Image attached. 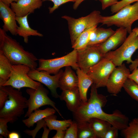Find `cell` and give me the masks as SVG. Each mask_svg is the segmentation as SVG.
<instances>
[{"mask_svg": "<svg viewBox=\"0 0 138 138\" xmlns=\"http://www.w3.org/2000/svg\"><path fill=\"white\" fill-rule=\"evenodd\" d=\"M0 28V51L8 59L13 65L23 64L31 69H36L38 59L32 53L25 50L15 39L8 35Z\"/></svg>", "mask_w": 138, "mask_h": 138, "instance_id": "6da1fadb", "label": "cell"}, {"mask_svg": "<svg viewBox=\"0 0 138 138\" xmlns=\"http://www.w3.org/2000/svg\"><path fill=\"white\" fill-rule=\"evenodd\" d=\"M7 93L8 99L3 108L0 109V118L8 119L13 123L24 113V109L28 108L27 99L23 96L22 92L10 86L0 87Z\"/></svg>", "mask_w": 138, "mask_h": 138, "instance_id": "7a4b0ae2", "label": "cell"}, {"mask_svg": "<svg viewBox=\"0 0 138 138\" xmlns=\"http://www.w3.org/2000/svg\"><path fill=\"white\" fill-rule=\"evenodd\" d=\"M138 49V35L133 29L129 34L124 42L118 49L111 51L104 54V58L111 61L116 67L122 65L124 61L130 66V71H132L138 66V58L134 61L131 57L136 50Z\"/></svg>", "mask_w": 138, "mask_h": 138, "instance_id": "3957f363", "label": "cell"}, {"mask_svg": "<svg viewBox=\"0 0 138 138\" xmlns=\"http://www.w3.org/2000/svg\"><path fill=\"white\" fill-rule=\"evenodd\" d=\"M90 95L93 101L96 118L107 121L120 130H122L127 126L129 119L120 111L116 110L112 113L109 114L102 110V108L105 106L107 101L106 96L98 94L96 90L92 91Z\"/></svg>", "mask_w": 138, "mask_h": 138, "instance_id": "277c9868", "label": "cell"}, {"mask_svg": "<svg viewBox=\"0 0 138 138\" xmlns=\"http://www.w3.org/2000/svg\"><path fill=\"white\" fill-rule=\"evenodd\" d=\"M138 20V1L132 5H128L114 15L110 16H101L100 23L107 26L114 25L125 28L129 34L132 31L133 24Z\"/></svg>", "mask_w": 138, "mask_h": 138, "instance_id": "5b68a950", "label": "cell"}, {"mask_svg": "<svg viewBox=\"0 0 138 138\" xmlns=\"http://www.w3.org/2000/svg\"><path fill=\"white\" fill-rule=\"evenodd\" d=\"M101 16L100 11L95 10L77 19L67 15L62 16V18L67 22L72 45L84 31L100 23Z\"/></svg>", "mask_w": 138, "mask_h": 138, "instance_id": "8992f818", "label": "cell"}, {"mask_svg": "<svg viewBox=\"0 0 138 138\" xmlns=\"http://www.w3.org/2000/svg\"><path fill=\"white\" fill-rule=\"evenodd\" d=\"M77 50L75 49L63 56L50 59L43 58L38 60L39 66L36 69L45 71L50 74H55L64 67L70 66L76 70L78 67L77 64Z\"/></svg>", "mask_w": 138, "mask_h": 138, "instance_id": "52a82bcc", "label": "cell"}, {"mask_svg": "<svg viewBox=\"0 0 138 138\" xmlns=\"http://www.w3.org/2000/svg\"><path fill=\"white\" fill-rule=\"evenodd\" d=\"M26 91L29 96L27 104L28 110L24 117H28L35 110L43 106L48 105L55 109L62 118V116L55 106L54 102L48 97V91L41 84L36 89L29 88Z\"/></svg>", "mask_w": 138, "mask_h": 138, "instance_id": "ba28073f", "label": "cell"}, {"mask_svg": "<svg viewBox=\"0 0 138 138\" xmlns=\"http://www.w3.org/2000/svg\"><path fill=\"white\" fill-rule=\"evenodd\" d=\"M30 69L24 65H13L10 77L3 86H10L19 90L25 87L37 88L41 83L32 79L28 76Z\"/></svg>", "mask_w": 138, "mask_h": 138, "instance_id": "9c48e42d", "label": "cell"}, {"mask_svg": "<svg viewBox=\"0 0 138 138\" xmlns=\"http://www.w3.org/2000/svg\"><path fill=\"white\" fill-rule=\"evenodd\" d=\"M77 50V64L78 67L86 73L92 66L104 57L98 44L88 45L85 48Z\"/></svg>", "mask_w": 138, "mask_h": 138, "instance_id": "30bf717a", "label": "cell"}, {"mask_svg": "<svg viewBox=\"0 0 138 138\" xmlns=\"http://www.w3.org/2000/svg\"><path fill=\"white\" fill-rule=\"evenodd\" d=\"M116 66L111 60L104 57L91 67L87 73L96 88L106 87L111 73Z\"/></svg>", "mask_w": 138, "mask_h": 138, "instance_id": "8fae6325", "label": "cell"}, {"mask_svg": "<svg viewBox=\"0 0 138 138\" xmlns=\"http://www.w3.org/2000/svg\"><path fill=\"white\" fill-rule=\"evenodd\" d=\"M63 72L61 69L57 74L51 75L45 71L31 69L28 75L32 79L44 85L50 90L52 96L57 98L59 95L57 93V89L59 88V79Z\"/></svg>", "mask_w": 138, "mask_h": 138, "instance_id": "7c38bea8", "label": "cell"}, {"mask_svg": "<svg viewBox=\"0 0 138 138\" xmlns=\"http://www.w3.org/2000/svg\"><path fill=\"white\" fill-rule=\"evenodd\" d=\"M117 67L110 75L106 86L108 92L114 95L121 91L130 73V69L126 67L124 63Z\"/></svg>", "mask_w": 138, "mask_h": 138, "instance_id": "4fadbf2b", "label": "cell"}, {"mask_svg": "<svg viewBox=\"0 0 138 138\" xmlns=\"http://www.w3.org/2000/svg\"><path fill=\"white\" fill-rule=\"evenodd\" d=\"M9 7L0 1V17L4 23L3 29L6 32H9L12 35L16 36L18 26L16 23V16Z\"/></svg>", "mask_w": 138, "mask_h": 138, "instance_id": "5bb4252c", "label": "cell"}, {"mask_svg": "<svg viewBox=\"0 0 138 138\" xmlns=\"http://www.w3.org/2000/svg\"><path fill=\"white\" fill-rule=\"evenodd\" d=\"M128 32L123 27H120L105 42L98 44L101 52L105 54L121 45L125 41Z\"/></svg>", "mask_w": 138, "mask_h": 138, "instance_id": "9a60e30c", "label": "cell"}, {"mask_svg": "<svg viewBox=\"0 0 138 138\" xmlns=\"http://www.w3.org/2000/svg\"><path fill=\"white\" fill-rule=\"evenodd\" d=\"M42 5L41 0H19L10 4V8L16 16L22 17L33 13L35 10L40 8Z\"/></svg>", "mask_w": 138, "mask_h": 138, "instance_id": "2e32d148", "label": "cell"}, {"mask_svg": "<svg viewBox=\"0 0 138 138\" xmlns=\"http://www.w3.org/2000/svg\"><path fill=\"white\" fill-rule=\"evenodd\" d=\"M73 113L74 118L76 122L88 121L91 118H96L92 98L90 97L86 102L81 101L79 107Z\"/></svg>", "mask_w": 138, "mask_h": 138, "instance_id": "e0dca14e", "label": "cell"}, {"mask_svg": "<svg viewBox=\"0 0 138 138\" xmlns=\"http://www.w3.org/2000/svg\"><path fill=\"white\" fill-rule=\"evenodd\" d=\"M78 76L70 66L65 67L60 78L59 88L62 91L78 88Z\"/></svg>", "mask_w": 138, "mask_h": 138, "instance_id": "ac0fdd59", "label": "cell"}, {"mask_svg": "<svg viewBox=\"0 0 138 138\" xmlns=\"http://www.w3.org/2000/svg\"><path fill=\"white\" fill-rule=\"evenodd\" d=\"M28 15L22 17H16V20L18 23L17 30V35L22 37L24 42L28 43L29 37L30 36H36L42 37L43 35L37 30L31 28L30 27L28 20Z\"/></svg>", "mask_w": 138, "mask_h": 138, "instance_id": "d6986e66", "label": "cell"}, {"mask_svg": "<svg viewBox=\"0 0 138 138\" xmlns=\"http://www.w3.org/2000/svg\"><path fill=\"white\" fill-rule=\"evenodd\" d=\"M59 98L61 100L65 101L68 109L72 112L79 107L81 102L78 88L63 90Z\"/></svg>", "mask_w": 138, "mask_h": 138, "instance_id": "ffe728a7", "label": "cell"}, {"mask_svg": "<svg viewBox=\"0 0 138 138\" xmlns=\"http://www.w3.org/2000/svg\"><path fill=\"white\" fill-rule=\"evenodd\" d=\"M78 78V88L81 101L86 102L88 99L87 93L88 88L93 83L91 78L79 67L76 70Z\"/></svg>", "mask_w": 138, "mask_h": 138, "instance_id": "44dd1931", "label": "cell"}, {"mask_svg": "<svg viewBox=\"0 0 138 138\" xmlns=\"http://www.w3.org/2000/svg\"><path fill=\"white\" fill-rule=\"evenodd\" d=\"M56 111L53 108H47L43 110L37 109L33 112L27 118L23 120L22 122L28 128L32 127L36 123L46 117L54 115Z\"/></svg>", "mask_w": 138, "mask_h": 138, "instance_id": "7402d4cb", "label": "cell"}, {"mask_svg": "<svg viewBox=\"0 0 138 138\" xmlns=\"http://www.w3.org/2000/svg\"><path fill=\"white\" fill-rule=\"evenodd\" d=\"M13 64L0 51V87L3 86L9 79Z\"/></svg>", "mask_w": 138, "mask_h": 138, "instance_id": "603a6c76", "label": "cell"}, {"mask_svg": "<svg viewBox=\"0 0 138 138\" xmlns=\"http://www.w3.org/2000/svg\"><path fill=\"white\" fill-rule=\"evenodd\" d=\"M88 121L97 138H103L106 131L112 126L107 121L97 118H91Z\"/></svg>", "mask_w": 138, "mask_h": 138, "instance_id": "cb8c5ba5", "label": "cell"}, {"mask_svg": "<svg viewBox=\"0 0 138 138\" xmlns=\"http://www.w3.org/2000/svg\"><path fill=\"white\" fill-rule=\"evenodd\" d=\"M56 116L52 115L44 119L45 124L51 130H61L66 131L73 122L71 119L63 120H56Z\"/></svg>", "mask_w": 138, "mask_h": 138, "instance_id": "d4e9b609", "label": "cell"}, {"mask_svg": "<svg viewBox=\"0 0 138 138\" xmlns=\"http://www.w3.org/2000/svg\"><path fill=\"white\" fill-rule=\"evenodd\" d=\"M95 26L87 29L82 32L78 36L75 42L72 45V48L73 49L79 50L87 47L89 42L90 32Z\"/></svg>", "mask_w": 138, "mask_h": 138, "instance_id": "484cf974", "label": "cell"}, {"mask_svg": "<svg viewBox=\"0 0 138 138\" xmlns=\"http://www.w3.org/2000/svg\"><path fill=\"white\" fill-rule=\"evenodd\" d=\"M76 122L77 124L78 138H97L88 121Z\"/></svg>", "mask_w": 138, "mask_h": 138, "instance_id": "4316f807", "label": "cell"}, {"mask_svg": "<svg viewBox=\"0 0 138 138\" xmlns=\"http://www.w3.org/2000/svg\"><path fill=\"white\" fill-rule=\"evenodd\" d=\"M121 131L125 138H138V117L133 119Z\"/></svg>", "mask_w": 138, "mask_h": 138, "instance_id": "83f0119b", "label": "cell"}, {"mask_svg": "<svg viewBox=\"0 0 138 138\" xmlns=\"http://www.w3.org/2000/svg\"><path fill=\"white\" fill-rule=\"evenodd\" d=\"M123 88L131 97L138 102V85L137 84L128 78Z\"/></svg>", "mask_w": 138, "mask_h": 138, "instance_id": "f1b7e54d", "label": "cell"}, {"mask_svg": "<svg viewBox=\"0 0 138 138\" xmlns=\"http://www.w3.org/2000/svg\"><path fill=\"white\" fill-rule=\"evenodd\" d=\"M97 37L94 45L102 43L108 39L115 32L111 28L106 29L103 28H97Z\"/></svg>", "mask_w": 138, "mask_h": 138, "instance_id": "f546056e", "label": "cell"}, {"mask_svg": "<svg viewBox=\"0 0 138 138\" xmlns=\"http://www.w3.org/2000/svg\"><path fill=\"white\" fill-rule=\"evenodd\" d=\"M64 138H78L77 124L75 121H73L71 125L66 130Z\"/></svg>", "mask_w": 138, "mask_h": 138, "instance_id": "4dcf8cb0", "label": "cell"}, {"mask_svg": "<svg viewBox=\"0 0 138 138\" xmlns=\"http://www.w3.org/2000/svg\"><path fill=\"white\" fill-rule=\"evenodd\" d=\"M138 1V0H121L111 6V11L112 14L116 13L124 6Z\"/></svg>", "mask_w": 138, "mask_h": 138, "instance_id": "1f68e13d", "label": "cell"}, {"mask_svg": "<svg viewBox=\"0 0 138 138\" xmlns=\"http://www.w3.org/2000/svg\"><path fill=\"white\" fill-rule=\"evenodd\" d=\"M9 120L6 118H0V134L5 137H8L10 132L8 129L7 123Z\"/></svg>", "mask_w": 138, "mask_h": 138, "instance_id": "d6a6232c", "label": "cell"}, {"mask_svg": "<svg viewBox=\"0 0 138 138\" xmlns=\"http://www.w3.org/2000/svg\"><path fill=\"white\" fill-rule=\"evenodd\" d=\"M50 1L53 3V5L52 7L48 8L50 14L52 13L60 6L64 4L69 2H75V0H43V1Z\"/></svg>", "mask_w": 138, "mask_h": 138, "instance_id": "836d02e7", "label": "cell"}, {"mask_svg": "<svg viewBox=\"0 0 138 138\" xmlns=\"http://www.w3.org/2000/svg\"><path fill=\"white\" fill-rule=\"evenodd\" d=\"M119 130L116 127L111 126L106 131L103 138H116L118 136Z\"/></svg>", "mask_w": 138, "mask_h": 138, "instance_id": "e575fe53", "label": "cell"}, {"mask_svg": "<svg viewBox=\"0 0 138 138\" xmlns=\"http://www.w3.org/2000/svg\"><path fill=\"white\" fill-rule=\"evenodd\" d=\"M95 26L91 31L89 35V40L88 45H94L97 37V26Z\"/></svg>", "mask_w": 138, "mask_h": 138, "instance_id": "d590c367", "label": "cell"}, {"mask_svg": "<svg viewBox=\"0 0 138 138\" xmlns=\"http://www.w3.org/2000/svg\"><path fill=\"white\" fill-rule=\"evenodd\" d=\"M8 99V95L5 90L0 88V109H2L6 101Z\"/></svg>", "mask_w": 138, "mask_h": 138, "instance_id": "8d00e7d4", "label": "cell"}, {"mask_svg": "<svg viewBox=\"0 0 138 138\" xmlns=\"http://www.w3.org/2000/svg\"><path fill=\"white\" fill-rule=\"evenodd\" d=\"M101 3L102 8L104 10L107 7L116 4L118 0H99Z\"/></svg>", "mask_w": 138, "mask_h": 138, "instance_id": "74e56055", "label": "cell"}, {"mask_svg": "<svg viewBox=\"0 0 138 138\" xmlns=\"http://www.w3.org/2000/svg\"><path fill=\"white\" fill-rule=\"evenodd\" d=\"M129 74L128 78L131 79L138 85V70L136 68Z\"/></svg>", "mask_w": 138, "mask_h": 138, "instance_id": "f35d334b", "label": "cell"}, {"mask_svg": "<svg viewBox=\"0 0 138 138\" xmlns=\"http://www.w3.org/2000/svg\"><path fill=\"white\" fill-rule=\"evenodd\" d=\"M66 131L59 130L56 131V134L52 137L53 138H64Z\"/></svg>", "mask_w": 138, "mask_h": 138, "instance_id": "ab89813d", "label": "cell"}, {"mask_svg": "<svg viewBox=\"0 0 138 138\" xmlns=\"http://www.w3.org/2000/svg\"><path fill=\"white\" fill-rule=\"evenodd\" d=\"M45 125L43 127L44 132L42 137V138H48L49 134L51 130L49 129H48Z\"/></svg>", "mask_w": 138, "mask_h": 138, "instance_id": "60d3db41", "label": "cell"}, {"mask_svg": "<svg viewBox=\"0 0 138 138\" xmlns=\"http://www.w3.org/2000/svg\"><path fill=\"white\" fill-rule=\"evenodd\" d=\"M8 137L9 138H19L20 135L17 132H10L8 135Z\"/></svg>", "mask_w": 138, "mask_h": 138, "instance_id": "b9f144b4", "label": "cell"}, {"mask_svg": "<svg viewBox=\"0 0 138 138\" xmlns=\"http://www.w3.org/2000/svg\"><path fill=\"white\" fill-rule=\"evenodd\" d=\"M85 0H75V2L73 6V8L74 10L76 9L80 4ZM97 1V0H94Z\"/></svg>", "mask_w": 138, "mask_h": 138, "instance_id": "7bdbcfd3", "label": "cell"}, {"mask_svg": "<svg viewBox=\"0 0 138 138\" xmlns=\"http://www.w3.org/2000/svg\"><path fill=\"white\" fill-rule=\"evenodd\" d=\"M19 0H0L7 6H10L11 4L13 2H17Z\"/></svg>", "mask_w": 138, "mask_h": 138, "instance_id": "ee69618b", "label": "cell"}, {"mask_svg": "<svg viewBox=\"0 0 138 138\" xmlns=\"http://www.w3.org/2000/svg\"><path fill=\"white\" fill-rule=\"evenodd\" d=\"M136 32V35H138V27L135 28L133 29Z\"/></svg>", "mask_w": 138, "mask_h": 138, "instance_id": "f6af8a7d", "label": "cell"}, {"mask_svg": "<svg viewBox=\"0 0 138 138\" xmlns=\"http://www.w3.org/2000/svg\"><path fill=\"white\" fill-rule=\"evenodd\" d=\"M137 69L138 70V67H137Z\"/></svg>", "mask_w": 138, "mask_h": 138, "instance_id": "bcb514c9", "label": "cell"}]
</instances>
